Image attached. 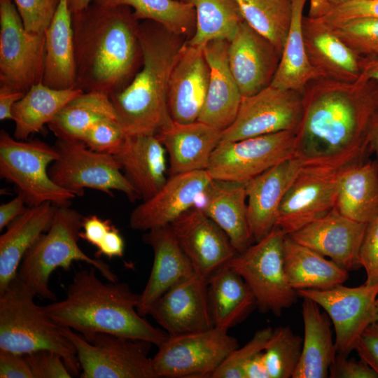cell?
Returning a JSON list of instances; mask_svg holds the SVG:
<instances>
[{
  "instance_id": "cell-9",
  "label": "cell",
  "mask_w": 378,
  "mask_h": 378,
  "mask_svg": "<svg viewBox=\"0 0 378 378\" xmlns=\"http://www.w3.org/2000/svg\"><path fill=\"white\" fill-rule=\"evenodd\" d=\"M286 234L275 226L265 237L237 253L227 264L244 280L262 312L280 316L297 300L284 266Z\"/></svg>"
},
{
  "instance_id": "cell-55",
  "label": "cell",
  "mask_w": 378,
  "mask_h": 378,
  "mask_svg": "<svg viewBox=\"0 0 378 378\" xmlns=\"http://www.w3.org/2000/svg\"><path fill=\"white\" fill-rule=\"evenodd\" d=\"M25 204H27L24 197L19 193L10 201L1 204L0 230L7 227L11 221L27 209L29 206H26Z\"/></svg>"
},
{
  "instance_id": "cell-11",
  "label": "cell",
  "mask_w": 378,
  "mask_h": 378,
  "mask_svg": "<svg viewBox=\"0 0 378 378\" xmlns=\"http://www.w3.org/2000/svg\"><path fill=\"white\" fill-rule=\"evenodd\" d=\"M239 346L228 330L211 328L169 335L152 358L158 377L211 378L227 355Z\"/></svg>"
},
{
  "instance_id": "cell-58",
  "label": "cell",
  "mask_w": 378,
  "mask_h": 378,
  "mask_svg": "<svg viewBox=\"0 0 378 378\" xmlns=\"http://www.w3.org/2000/svg\"><path fill=\"white\" fill-rule=\"evenodd\" d=\"M361 75L378 81V55L361 57Z\"/></svg>"
},
{
  "instance_id": "cell-38",
  "label": "cell",
  "mask_w": 378,
  "mask_h": 378,
  "mask_svg": "<svg viewBox=\"0 0 378 378\" xmlns=\"http://www.w3.org/2000/svg\"><path fill=\"white\" fill-rule=\"evenodd\" d=\"M106 118L117 119L109 96L83 92L68 102L48 125L57 139L82 141L91 126Z\"/></svg>"
},
{
  "instance_id": "cell-26",
  "label": "cell",
  "mask_w": 378,
  "mask_h": 378,
  "mask_svg": "<svg viewBox=\"0 0 378 378\" xmlns=\"http://www.w3.org/2000/svg\"><path fill=\"white\" fill-rule=\"evenodd\" d=\"M222 132L198 120L180 123L172 120L155 135L168 155V174L206 170Z\"/></svg>"
},
{
  "instance_id": "cell-57",
  "label": "cell",
  "mask_w": 378,
  "mask_h": 378,
  "mask_svg": "<svg viewBox=\"0 0 378 378\" xmlns=\"http://www.w3.org/2000/svg\"><path fill=\"white\" fill-rule=\"evenodd\" d=\"M244 378H270L262 351L255 354L244 367Z\"/></svg>"
},
{
  "instance_id": "cell-5",
  "label": "cell",
  "mask_w": 378,
  "mask_h": 378,
  "mask_svg": "<svg viewBox=\"0 0 378 378\" xmlns=\"http://www.w3.org/2000/svg\"><path fill=\"white\" fill-rule=\"evenodd\" d=\"M36 295L18 276L0 293V349L19 354L52 351L62 356L72 375H80L74 344L34 302Z\"/></svg>"
},
{
  "instance_id": "cell-43",
  "label": "cell",
  "mask_w": 378,
  "mask_h": 378,
  "mask_svg": "<svg viewBox=\"0 0 378 378\" xmlns=\"http://www.w3.org/2000/svg\"><path fill=\"white\" fill-rule=\"evenodd\" d=\"M322 23L359 57L378 55V18H357Z\"/></svg>"
},
{
  "instance_id": "cell-49",
  "label": "cell",
  "mask_w": 378,
  "mask_h": 378,
  "mask_svg": "<svg viewBox=\"0 0 378 378\" xmlns=\"http://www.w3.org/2000/svg\"><path fill=\"white\" fill-rule=\"evenodd\" d=\"M357 18H378V0H354L332 6L325 15L314 19L329 23Z\"/></svg>"
},
{
  "instance_id": "cell-19",
  "label": "cell",
  "mask_w": 378,
  "mask_h": 378,
  "mask_svg": "<svg viewBox=\"0 0 378 378\" xmlns=\"http://www.w3.org/2000/svg\"><path fill=\"white\" fill-rule=\"evenodd\" d=\"M212 180L207 170L169 176L153 196L133 209L130 227L134 230L148 231L169 225L196 206Z\"/></svg>"
},
{
  "instance_id": "cell-23",
  "label": "cell",
  "mask_w": 378,
  "mask_h": 378,
  "mask_svg": "<svg viewBox=\"0 0 378 378\" xmlns=\"http://www.w3.org/2000/svg\"><path fill=\"white\" fill-rule=\"evenodd\" d=\"M302 168L293 156L246 183L248 220L255 241L276 226L282 200Z\"/></svg>"
},
{
  "instance_id": "cell-28",
  "label": "cell",
  "mask_w": 378,
  "mask_h": 378,
  "mask_svg": "<svg viewBox=\"0 0 378 378\" xmlns=\"http://www.w3.org/2000/svg\"><path fill=\"white\" fill-rule=\"evenodd\" d=\"M302 32L309 62L321 78L343 82L359 78L361 57L327 26L304 16Z\"/></svg>"
},
{
  "instance_id": "cell-52",
  "label": "cell",
  "mask_w": 378,
  "mask_h": 378,
  "mask_svg": "<svg viewBox=\"0 0 378 378\" xmlns=\"http://www.w3.org/2000/svg\"><path fill=\"white\" fill-rule=\"evenodd\" d=\"M361 360L378 374V328L370 325L358 339L355 349Z\"/></svg>"
},
{
  "instance_id": "cell-31",
  "label": "cell",
  "mask_w": 378,
  "mask_h": 378,
  "mask_svg": "<svg viewBox=\"0 0 378 378\" xmlns=\"http://www.w3.org/2000/svg\"><path fill=\"white\" fill-rule=\"evenodd\" d=\"M304 338L300 359L292 378H326L337 356L330 318L312 300L303 298Z\"/></svg>"
},
{
  "instance_id": "cell-6",
  "label": "cell",
  "mask_w": 378,
  "mask_h": 378,
  "mask_svg": "<svg viewBox=\"0 0 378 378\" xmlns=\"http://www.w3.org/2000/svg\"><path fill=\"white\" fill-rule=\"evenodd\" d=\"M83 216L67 206H57L49 229L41 234L24 255L18 270V278L39 297L57 300L49 288L50 276L61 267L68 270L75 260L95 267L108 281H118L109 265L99 258H91L78 245Z\"/></svg>"
},
{
  "instance_id": "cell-39",
  "label": "cell",
  "mask_w": 378,
  "mask_h": 378,
  "mask_svg": "<svg viewBox=\"0 0 378 378\" xmlns=\"http://www.w3.org/2000/svg\"><path fill=\"white\" fill-rule=\"evenodd\" d=\"M196 13L195 32L186 41L190 46L204 47L215 40L230 42L244 21L234 0H187Z\"/></svg>"
},
{
  "instance_id": "cell-1",
  "label": "cell",
  "mask_w": 378,
  "mask_h": 378,
  "mask_svg": "<svg viewBox=\"0 0 378 378\" xmlns=\"http://www.w3.org/2000/svg\"><path fill=\"white\" fill-rule=\"evenodd\" d=\"M378 81L318 78L302 92V115L293 157L303 167L342 174L373 153Z\"/></svg>"
},
{
  "instance_id": "cell-61",
  "label": "cell",
  "mask_w": 378,
  "mask_h": 378,
  "mask_svg": "<svg viewBox=\"0 0 378 378\" xmlns=\"http://www.w3.org/2000/svg\"><path fill=\"white\" fill-rule=\"evenodd\" d=\"M372 146L373 153L376 155V160L378 162V112L376 115L372 132Z\"/></svg>"
},
{
  "instance_id": "cell-25",
  "label": "cell",
  "mask_w": 378,
  "mask_h": 378,
  "mask_svg": "<svg viewBox=\"0 0 378 378\" xmlns=\"http://www.w3.org/2000/svg\"><path fill=\"white\" fill-rule=\"evenodd\" d=\"M228 41L207 43L203 51L210 76L207 92L198 121L223 132L234 121L242 99L227 59Z\"/></svg>"
},
{
  "instance_id": "cell-27",
  "label": "cell",
  "mask_w": 378,
  "mask_h": 378,
  "mask_svg": "<svg viewBox=\"0 0 378 378\" xmlns=\"http://www.w3.org/2000/svg\"><path fill=\"white\" fill-rule=\"evenodd\" d=\"M167 155L155 134L127 135L113 154L143 201L153 196L166 183L169 168Z\"/></svg>"
},
{
  "instance_id": "cell-16",
  "label": "cell",
  "mask_w": 378,
  "mask_h": 378,
  "mask_svg": "<svg viewBox=\"0 0 378 378\" xmlns=\"http://www.w3.org/2000/svg\"><path fill=\"white\" fill-rule=\"evenodd\" d=\"M342 174L303 167L282 200L276 226L288 235L328 213Z\"/></svg>"
},
{
  "instance_id": "cell-30",
  "label": "cell",
  "mask_w": 378,
  "mask_h": 378,
  "mask_svg": "<svg viewBox=\"0 0 378 378\" xmlns=\"http://www.w3.org/2000/svg\"><path fill=\"white\" fill-rule=\"evenodd\" d=\"M57 207L50 202L29 206L0 236V293L17 276L26 253L49 229Z\"/></svg>"
},
{
  "instance_id": "cell-29",
  "label": "cell",
  "mask_w": 378,
  "mask_h": 378,
  "mask_svg": "<svg viewBox=\"0 0 378 378\" xmlns=\"http://www.w3.org/2000/svg\"><path fill=\"white\" fill-rule=\"evenodd\" d=\"M200 200L197 207L225 232L237 253L251 245L246 183L213 179Z\"/></svg>"
},
{
  "instance_id": "cell-20",
  "label": "cell",
  "mask_w": 378,
  "mask_h": 378,
  "mask_svg": "<svg viewBox=\"0 0 378 378\" xmlns=\"http://www.w3.org/2000/svg\"><path fill=\"white\" fill-rule=\"evenodd\" d=\"M281 52L244 20L228 42L231 73L242 97L269 87L278 69Z\"/></svg>"
},
{
  "instance_id": "cell-10",
  "label": "cell",
  "mask_w": 378,
  "mask_h": 378,
  "mask_svg": "<svg viewBox=\"0 0 378 378\" xmlns=\"http://www.w3.org/2000/svg\"><path fill=\"white\" fill-rule=\"evenodd\" d=\"M54 146L58 158L48 173L58 186L76 197L90 188L108 195L117 190L132 202L140 199L113 155L92 150L80 140L57 139Z\"/></svg>"
},
{
  "instance_id": "cell-44",
  "label": "cell",
  "mask_w": 378,
  "mask_h": 378,
  "mask_svg": "<svg viewBox=\"0 0 378 378\" xmlns=\"http://www.w3.org/2000/svg\"><path fill=\"white\" fill-rule=\"evenodd\" d=\"M272 331L270 327L257 330L244 346L237 347L227 355L211 378H244V365L255 354L264 350Z\"/></svg>"
},
{
  "instance_id": "cell-2",
  "label": "cell",
  "mask_w": 378,
  "mask_h": 378,
  "mask_svg": "<svg viewBox=\"0 0 378 378\" xmlns=\"http://www.w3.org/2000/svg\"><path fill=\"white\" fill-rule=\"evenodd\" d=\"M139 24L126 6L92 2L72 14L76 88L110 96L132 80L142 64Z\"/></svg>"
},
{
  "instance_id": "cell-4",
  "label": "cell",
  "mask_w": 378,
  "mask_h": 378,
  "mask_svg": "<svg viewBox=\"0 0 378 378\" xmlns=\"http://www.w3.org/2000/svg\"><path fill=\"white\" fill-rule=\"evenodd\" d=\"M161 24H139L142 64L132 80L109 96L127 135L156 134L173 120L167 102L169 78L184 43Z\"/></svg>"
},
{
  "instance_id": "cell-12",
  "label": "cell",
  "mask_w": 378,
  "mask_h": 378,
  "mask_svg": "<svg viewBox=\"0 0 378 378\" xmlns=\"http://www.w3.org/2000/svg\"><path fill=\"white\" fill-rule=\"evenodd\" d=\"M45 32L29 31L13 0H0V86L25 93L42 82Z\"/></svg>"
},
{
  "instance_id": "cell-59",
  "label": "cell",
  "mask_w": 378,
  "mask_h": 378,
  "mask_svg": "<svg viewBox=\"0 0 378 378\" xmlns=\"http://www.w3.org/2000/svg\"><path fill=\"white\" fill-rule=\"evenodd\" d=\"M331 7L329 0H310L308 17L320 18L325 15Z\"/></svg>"
},
{
  "instance_id": "cell-45",
  "label": "cell",
  "mask_w": 378,
  "mask_h": 378,
  "mask_svg": "<svg viewBox=\"0 0 378 378\" xmlns=\"http://www.w3.org/2000/svg\"><path fill=\"white\" fill-rule=\"evenodd\" d=\"M127 136L117 119L106 118L91 126L82 141L92 150L113 155Z\"/></svg>"
},
{
  "instance_id": "cell-35",
  "label": "cell",
  "mask_w": 378,
  "mask_h": 378,
  "mask_svg": "<svg viewBox=\"0 0 378 378\" xmlns=\"http://www.w3.org/2000/svg\"><path fill=\"white\" fill-rule=\"evenodd\" d=\"M214 326L229 330L249 313L255 300L243 278L227 263L208 278Z\"/></svg>"
},
{
  "instance_id": "cell-63",
  "label": "cell",
  "mask_w": 378,
  "mask_h": 378,
  "mask_svg": "<svg viewBox=\"0 0 378 378\" xmlns=\"http://www.w3.org/2000/svg\"><path fill=\"white\" fill-rule=\"evenodd\" d=\"M373 325L378 328V295L375 303L374 321Z\"/></svg>"
},
{
  "instance_id": "cell-32",
  "label": "cell",
  "mask_w": 378,
  "mask_h": 378,
  "mask_svg": "<svg viewBox=\"0 0 378 378\" xmlns=\"http://www.w3.org/2000/svg\"><path fill=\"white\" fill-rule=\"evenodd\" d=\"M45 35L46 57L42 83L55 89L76 88L72 13L66 0H60Z\"/></svg>"
},
{
  "instance_id": "cell-60",
  "label": "cell",
  "mask_w": 378,
  "mask_h": 378,
  "mask_svg": "<svg viewBox=\"0 0 378 378\" xmlns=\"http://www.w3.org/2000/svg\"><path fill=\"white\" fill-rule=\"evenodd\" d=\"M69 8L72 14L86 9L93 0H66Z\"/></svg>"
},
{
  "instance_id": "cell-41",
  "label": "cell",
  "mask_w": 378,
  "mask_h": 378,
  "mask_svg": "<svg viewBox=\"0 0 378 378\" xmlns=\"http://www.w3.org/2000/svg\"><path fill=\"white\" fill-rule=\"evenodd\" d=\"M234 1L244 20L282 52L291 22V0Z\"/></svg>"
},
{
  "instance_id": "cell-53",
  "label": "cell",
  "mask_w": 378,
  "mask_h": 378,
  "mask_svg": "<svg viewBox=\"0 0 378 378\" xmlns=\"http://www.w3.org/2000/svg\"><path fill=\"white\" fill-rule=\"evenodd\" d=\"M113 225L110 220H103L96 215L83 217L80 238L97 248Z\"/></svg>"
},
{
  "instance_id": "cell-62",
  "label": "cell",
  "mask_w": 378,
  "mask_h": 378,
  "mask_svg": "<svg viewBox=\"0 0 378 378\" xmlns=\"http://www.w3.org/2000/svg\"><path fill=\"white\" fill-rule=\"evenodd\" d=\"M351 1H354V0H329V2L331 6L332 7V6L343 4H345V3Z\"/></svg>"
},
{
  "instance_id": "cell-51",
  "label": "cell",
  "mask_w": 378,
  "mask_h": 378,
  "mask_svg": "<svg viewBox=\"0 0 378 378\" xmlns=\"http://www.w3.org/2000/svg\"><path fill=\"white\" fill-rule=\"evenodd\" d=\"M1 378H34L24 354L0 349Z\"/></svg>"
},
{
  "instance_id": "cell-15",
  "label": "cell",
  "mask_w": 378,
  "mask_h": 378,
  "mask_svg": "<svg viewBox=\"0 0 378 378\" xmlns=\"http://www.w3.org/2000/svg\"><path fill=\"white\" fill-rule=\"evenodd\" d=\"M302 115V93L270 85L242 97L237 117L222 132L221 141L284 131L296 132Z\"/></svg>"
},
{
  "instance_id": "cell-24",
  "label": "cell",
  "mask_w": 378,
  "mask_h": 378,
  "mask_svg": "<svg viewBox=\"0 0 378 378\" xmlns=\"http://www.w3.org/2000/svg\"><path fill=\"white\" fill-rule=\"evenodd\" d=\"M142 239L153 252L150 276L136 308L138 313L145 316L160 297L195 271L170 225L151 229Z\"/></svg>"
},
{
  "instance_id": "cell-7",
  "label": "cell",
  "mask_w": 378,
  "mask_h": 378,
  "mask_svg": "<svg viewBox=\"0 0 378 378\" xmlns=\"http://www.w3.org/2000/svg\"><path fill=\"white\" fill-rule=\"evenodd\" d=\"M57 158L55 146L40 140H18L4 130L0 132V176L15 185L28 206L46 202L67 206L76 197L49 176V167Z\"/></svg>"
},
{
  "instance_id": "cell-54",
  "label": "cell",
  "mask_w": 378,
  "mask_h": 378,
  "mask_svg": "<svg viewBox=\"0 0 378 378\" xmlns=\"http://www.w3.org/2000/svg\"><path fill=\"white\" fill-rule=\"evenodd\" d=\"M124 248L123 238L119 230L115 225H113L97 247V251L95 253V258H99L102 255H105L108 258L113 257L121 258L123 255Z\"/></svg>"
},
{
  "instance_id": "cell-18",
  "label": "cell",
  "mask_w": 378,
  "mask_h": 378,
  "mask_svg": "<svg viewBox=\"0 0 378 378\" xmlns=\"http://www.w3.org/2000/svg\"><path fill=\"white\" fill-rule=\"evenodd\" d=\"M148 315L169 335L213 328L208 278L194 272L160 297L150 307Z\"/></svg>"
},
{
  "instance_id": "cell-14",
  "label": "cell",
  "mask_w": 378,
  "mask_h": 378,
  "mask_svg": "<svg viewBox=\"0 0 378 378\" xmlns=\"http://www.w3.org/2000/svg\"><path fill=\"white\" fill-rule=\"evenodd\" d=\"M296 292L298 297L309 298L325 310L333 324L338 354L348 356L363 332L374 323L378 283L358 287L340 284L328 289Z\"/></svg>"
},
{
  "instance_id": "cell-34",
  "label": "cell",
  "mask_w": 378,
  "mask_h": 378,
  "mask_svg": "<svg viewBox=\"0 0 378 378\" xmlns=\"http://www.w3.org/2000/svg\"><path fill=\"white\" fill-rule=\"evenodd\" d=\"M335 209L343 216L368 224L378 214V162L368 159L344 172Z\"/></svg>"
},
{
  "instance_id": "cell-17",
  "label": "cell",
  "mask_w": 378,
  "mask_h": 378,
  "mask_svg": "<svg viewBox=\"0 0 378 378\" xmlns=\"http://www.w3.org/2000/svg\"><path fill=\"white\" fill-rule=\"evenodd\" d=\"M169 225L195 272L203 276L209 278L237 254L225 232L199 207Z\"/></svg>"
},
{
  "instance_id": "cell-3",
  "label": "cell",
  "mask_w": 378,
  "mask_h": 378,
  "mask_svg": "<svg viewBox=\"0 0 378 378\" xmlns=\"http://www.w3.org/2000/svg\"><path fill=\"white\" fill-rule=\"evenodd\" d=\"M97 269H83L74 276L66 298L43 306L58 326L80 334L104 332L160 345L169 336L137 312L140 294L125 283L102 282Z\"/></svg>"
},
{
  "instance_id": "cell-42",
  "label": "cell",
  "mask_w": 378,
  "mask_h": 378,
  "mask_svg": "<svg viewBox=\"0 0 378 378\" xmlns=\"http://www.w3.org/2000/svg\"><path fill=\"white\" fill-rule=\"evenodd\" d=\"M303 339L289 326L273 330L262 351L270 378H292L299 363Z\"/></svg>"
},
{
  "instance_id": "cell-46",
  "label": "cell",
  "mask_w": 378,
  "mask_h": 378,
  "mask_svg": "<svg viewBox=\"0 0 378 378\" xmlns=\"http://www.w3.org/2000/svg\"><path fill=\"white\" fill-rule=\"evenodd\" d=\"M29 31L45 32L50 24L60 0H13Z\"/></svg>"
},
{
  "instance_id": "cell-48",
  "label": "cell",
  "mask_w": 378,
  "mask_h": 378,
  "mask_svg": "<svg viewBox=\"0 0 378 378\" xmlns=\"http://www.w3.org/2000/svg\"><path fill=\"white\" fill-rule=\"evenodd\" d=\"M359 264L366 272L367 285L378 283V214L368 223L359 251Z\"/></svg>"
},
{
  "instance_id": "cell-40",
  "label": "cell",
  "mask_w": 378,
  "mask_h": 378,
  "mask_svg": "<svg viewBox=\"0 0 378 378\" xmlns=\"http://www.w3.org/2000/svg\"><path fill=\"white\" fill-rule=\"evenodd\" d=\"M104 6H126L139 20L155 22L172 33L188 34L195 28L196 13L192 4L178 0H93Z\"/></svg>"
},
{
  "instance_id": "cell-36",
  "label": "cell",
  "mask_w": 378,
  "mask_h": 378,
  "mask_svg": "<svg viewBox=\"0 0 378 378\" xmlns=\"http://www.w3.org/2000/svg\"><path fill=\"white\" fill-rule=\"evenodd\" d=\"M82 92L78 88H52L42 82L34 85L13 108V137L25 140L38 132L68 102Z\"/></svg>"
},
{
  "instance_id": "cell-37",
  "label": "cell",
  "mask_w": 378,
  "mask_h": 378,
  "mask_svg": "<svg viewBox=\"0 0 378 378\" xmlns=\"http://www.w3.org/2000/svg\"><path fill=\"white\" fill-rule=\"evenodd\" d=\"M307 0H291L292 18L279 64L270 85L303 92L313 80L321 78L307 55L303 32L304 7Z\"/></svg>"
},
{
  "instance_id": "cell-22",
  "label": "cell",
  "mask_w": 378,
  "mask_h": 378,
  "mask_svg": "<svg viewBox=\"0 0 378 378\" xmlns=\"http://www.w3.org/2000/svg\"><path fill=\"white\" fill-rule=\"evenodd\" d=\"M209 76L203 48L185 42L172 69L168 85V107L174 121L190 123L198 120L204 104Z\"/></svg>"
},
{
  "instance_id": "cell-21",
  "label": "cell",
  "mask_w": 378,
  "mask_h": 378,
  "mask_svg": "<svg viewBox=\"0 0 378 378\" xmlns=\"http://www.w3.org/2000/svg\"><path fill=\"white\" fill-rule=\"evenodd\" d=\"M367 225L343 216L334 207L288 236L349 271L360 266L359 251Z\"/></svg>"
},
{
  "instance_id": "cell-47",
  "label": "cell",
  "mask_w": 378,
  "mask_h": 378,
  "mask_svg": "<svg viewBox=\"0 0 378 378\" xmlns=\"http://www.w3.org/2000/svg\"><path fill=\"white\" fill-rule=\"evenodd\" d=\"M34 378H71V373L62 356L50 350H38L24 354Z\"/></svg>"
},
{
  "instance_id": "cell-8",
  "label": "cell",
  "mask_w": 378,
  "mask_h": 378,
  "mask_svg": "<svg viewBox=\"0 0 378 378\" xmlns=\"http://www.w3.org/2000/svg\"><path fill=\"white\" fill-rule=\"evenodd\" d=\"M61 331L74 344L81 378H158L148 356L150 342L104 332Z\"/></svg>"
},
{
  "instance_id": "cell-56",
  "label": "cell",
  "mask_w": 378,
  "mask_h": 378,
  "mask_svg": "<svg viewBox=\"0 0 378 378\" xmlns=\"http://www.w3.org/2000/svg\"><path fill=\"white\" fill-rule=\"evenodd\" d=\"M24 94L5 86H0V120L1 121L13 120V108Z\"/></svg>"
},
{
  "instance_id": "cell-33",
  "label": "cell",
  "mask_w": 378,
  "mask_h": 378,
  "mask_svg": "<svg viewBox=\"0 0 378 378\" xmlns=\"http://www.w3.org/2000/svg\"><path fill=\"white\" fill-rule=\"evenodd\" d=\"M284 266L288 281L295 291L328 289L343 284L349 278L348 270L288 235L284 244Z\"/></svg>"
},
{
  "instance_id": "cell-13",
  "label": "cell",
  "mask_w": 378,
  "mask_h": 378,
  "mask_svg": "<svg viewBox=\"0 0 378 378\" xmlns=\"http://www.w3.org/2000/svg\"><path fill=\"white\" fill-rule=\"evenodd\" d=\"M295 132L284 131L220 141L207 172L214 180L246 183L294 155Z\"/></svg>"
},
{
  "instance_id": "cell-50",
  "label": "cell",
  "mask_w": 378,
  "mask_h": 378,
  "mask_svg": "<svg viewBox=\"0 0 378 378\" xmlns=\"http://www.w3.org/2000/svg\"><path fill=\"white\" fill-rule=\"evenodd\" d=\"M347 356L337 354L329 370V377L378 378L377 372L365 361L349 359Z\"/></svg>"
}]
</instances>
